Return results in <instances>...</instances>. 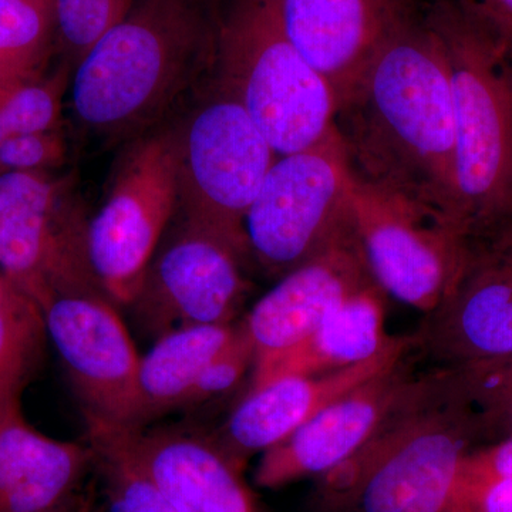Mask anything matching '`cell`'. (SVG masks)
Masks as SVG:
<instances>
[{"instance_id":"cell-1","label":"cell","mask_w":512,"mask_h":512,"mask_svg":"<svg viewBox=\"0 0 512 512\" xmlns=\"http://www.w3.org/2000/svg\"><path fill=\"white\" fill-rule=\"evenodd\" d=\"M335 130L353 177L439 215L457 231L453 87L423 2L340 101Z\"/></svg>"},{"instance_id":"cell-2","label":"cell","mask_w":512,"mask_h":512,"mask_svg":"<svg viewBox=\"0 0 512 512\" xmlns=\"http://www.w3.org/2000/svg\"><path fill=\"white\" fill-rule=\"evenodd\" d=\"M215 55V0H136L74 66V119L100 140L127 143L200 92Z\"/></svg>"},{"instance_id":"cell-3","label":"cell","mask_w":512,"mask_h":512,"mask_svg":"<svg viewBox=\"0 0 512 512\" xmlns=\"http://www.w3.org/2000/svg\"><path fill=\"white\" fill-rule=\"evenodd\" d=\"M476 420L447 367L420 373L376 433L322 476L330 504L359 512H446Z\"/></svg>"},{"instance_id":"cell-4","label":"cell","mask_w":512,"mask_h":512,"mask_svg":"<svg viewBox=\"0 0 512 512\" xmlns=\"http://www.w3.org/2000/svg\"><path fill=\"white\" fill-rule=\"evenodd\" d=\"M446 52L456 117V227L474 237L512 218L508 39L474 0H423Z\"/></svg>"},{"instance_id":"cell-5","label":"cell","mask_w":512,"mask_h":512,"mask_svg":"<svg viewBox=\"0 0 512 512\" xmlns=\"http://www.w3.org/2000/svg\"><path fill=\"white\" fill-rule=\"evenodd\" d=\"M211 80L244 106L278 156L335 133L338 100L285 35L271 0H215Z\"/></svg>"},{"instance_id":"cell-6","label":"cell","mask_w":512,"mask_h":512,"mask_svg":"<svg viewBox=\"0 0 512 512\" xmlns=\"http://www.w3.org/2000/svg\"><path fill=\"white\" fill-rule=\"evenodd\" d=\"M191 101L171 117L177 214L217 232L249 258L245 217L278 154L244 106L211 79Z\"/></svg>"},{"instance_id":"cell-7","label":"cell","mask_w":512,"mask_h":512,"mask_svg":"<svg viewBox=\"0 0 512 512\" xmlns=\"http://www.w3.org/2000/svg\"><path fill=\"white\" fill-rule=\"evenodd\" d=\"M178 208L171 119L124 143L99 210L90 215V265L101 291L128 306Z\"/></svg>"},{"instance_id":"cell-8","label":"cell","mask_w":512,"mask_h":512,"mask_svg":"<svg viewBox=\"0 0 512 512\" xmlns=\"http://www.w3.org/2000/svg\"><path fill=\"white\" fill-rule=\"evenodd\" d=\"M90 212L74 171L0 174V272L40 309L101 292L90 265Z\"/></svg>"},{"instance_id":"cell-9","label":"cell","mask_w":512,"mask_h":512,"mask_svg":"<svg viewBox=\"0 0 512 512\" xmlns=\"http://www.w3.org/2000/svg\"><path fill=\"white\" fill-rule=\"evenodd\" d=\"M352 173L338 134L278 156L245 217L249 258L282 276L328 247L352 222Z\"/></svg>"},{"instance_id":"cell-10","label":"cell","mask_w":512,"mask_h":512,"mask_svg":"<svg viewBox=\"0 0 512 512\" xmlns=\"http://www.w3.org/2000/svg\"><path fill=\"white\" fill-rule=\"evenodd\" d=\"M249 262L228 239L175 212L128 308L156 338L181 326L234 323Z\"/></svg>"},{"instance_id":"cell-11","label":"cell","mask_w":512,"mask_h":512,"mask_svg":"<svg viewBox=\"0 0 512 512\" xmlns=\"http://www.w3.org/2000/svg\"><path fill=\"white\" fill-rule=\"evenodd\" d=\"M412 338L433 367L512 356V218L464 238L450 288Z\"/></svg>"},{"instance_id":"cell-12","label":"cell","mask_w":512,"mask_h":512,"mask_svg":"<svg viewBox=\"0 0 512 512\" xmlns=\"http://www.w3.org/2000/svg\"><path fill=\"white\" fill-rule=\"evenodd\" d=\"M350 205L376 284L424 315L433 311L457 274L464 238L439 215L353 175Z\"/></svg>"},{"instance_id":"cell-13","label":"cell","mask_w":512,"mask_h":512,"mask_svg":"<svg viewBox=\"0 0 512 512\" xmlns=\"http://www.w3.org/2000/svg\"><path fill=\"white\" fill-rule=\"evenodd\" d=\"M42 313L83 417L138 429L141 356L117 306L101 292H73Z\"/></svg>"},{"instance_id":"cell-14","label":"cell","mask_w":512,"mask_h":512,"mask_svg":"<svg viewBox=\"0 0 512 512\" xmlns=\"http://www.w3.org/2000/svg\"><path fill=\"white\" fill-rule=\"evenodd\" d=\"M413 352L414 348L262 453L255 468V484L275 490L303 478L325 476L345 463L412 389L420 375L410 360Z\"/></svg>"},{"instance_id":"cell-15","label":"cell","mask_w":512,"mask_h":512,"mask_svg":"<svg viewBox=\"0 0 512 512\" xmlns=\"http://www.w3.org/2000/svg\"><path fill=\"white\" fill-rule=\"evenodd\" d=\"M372 285L352 218L322 252L279 278L242 320L254 346L252 372L295 348L350 296Z\"/></svg>"},{"instance_id":"cell-16","label":"cell","mask_w":512,"mask_h":512,"mask_svg":"<svg viewBox=\"0 0 512 512\" xmlns=\"http://www.w3.org/2000/svg\"><path fill=\"white\" fill-rule=\"evenodd\" d=\"M423 0H271L293 46L329 83L338 106L384 40Z\"/></svg>"},{"instance_id":"cell-17","label":"cell","mask_w":512,"mask_h":512,"mask_svg":"<svg viewBox=\"0 0 512 512\" xmlns=\"http://www.w3.org/2000/svg\"><path fill=\"white\" fill-rule=\"evenodd\" d=\"M413 350L412 336H393L389 345L359 365L315 376H285L251 387L217 433L218 446L239 467L265 453L359 384L379 375Z\"/></svg>"},{"instance_id":"cell-18","label":"cell","mask_w":512,"mask_h":512,"mask_svg":"<svg viewBox=\"0 0 512 512\" xmlns=\"http://www.w3.org/2000/svg\"><path fill=\"white\" fill-rule=\"evenodd\" d=\"M92 447L30 426L20 400L0 410V512H83Z\"/></svg>"},{"instance_id":"cell-19","label":"cell","mask_w":512,"mask_h":512,"mask_svg":"<svg viewBox=\"0 0 512 512\" xmlns=\"http://www.w3.org/2000/svg\"><path fill=\"white\" fill-rule=\"evenodd\" d=\"M127 437L175 512H256L241 467L212 439L185 429H130Z\"/></svg>"},{"instance_id":"cell-20","label":"cell","mask_w":512,"mask_h":512,"mask_svg":"<svg viewBox=\"0 0 512 512\" xmlns=\"http://www.w3.org/2000/svg\"><path fill=\"white\" fill-rule=\"evenodd\" d=\"M384 296L377 284L350 296L299 345L254 370L251 387L285 376L338 372L382 352L393 339L384 330Z\"/></svg>"},{"instance_id":"cell-21","label":"cell","mask_w":512,"mask_h":512,"mask_svg":"<svg viewBox=\"0 0 512 512\" xmlns=\"http://www.w3.org/2000/svg\"><path fill=\"white\" fill-rule=\"evenodd\" d=\"M237 325H190L158 336L138 366V429L183 409L202 369L234 339Z\"/></svg>"},{"instance_id":"cell-22","label":"cell","mask_w":512,"mask_h":512,"mask_svg":"<svg viewBox=\"0 0 512 512\" xmlns=\"http://www.w3.org/2000/svg\"><path fill=\"white\" fill-rule=\"evenodd\" d=\"M94 473L101 481L104 512H175L131 447L126 427L86 419Z\"/></svg>"},{"instance_id":"cell-23","label":"cell","mask_w":512,"mask_h":512,"mask_svg":"<svg viewBox=\"0 0 512 512\" xmlns=\"http://www.w3.org/2000/svg\"><path fill=\"white\" fill-rule=\"evenodd\" d=\"M56 55L53 0H0V87L46 76Z\"/></svg>"},{"instance_id":"cell-24","label":"cell","mask_w":512,"mask_h":512,"mask_svg":"<svg viewBox=\"0 0 512 512\" xmlns=\"http://www.w3.org/2000/svg\"><path fill=\"white\" fill-rule=\"evenodd\" d=\"M46 339L42 309L0 272V410L22 399Z\"/></svg>"},{"instance_id":"cell-25","label":"cell","mask_w":512,"mask_h":512,"mask_svg":"<svg viewBox=\"0 0 512 512\" xmlns=\"http://www.w3.org/2000/svg\"><path fill=\"white\" fill-rule=\"evenodd\" d=\"M448 369L473 413L481 443L512 436V356Z\"/></svg>"},{"instance_id":"cell-26","label":"cell","mask_w":512,"mask_h":512,"mask_svg":"<svg viewBox=\"0 0 512 512\" xmlns=\"http://www.w3.org/2000/svg\"><path fill=\"white\" fill-rule=\"evenodd\" d=\"M72 72L60 62L40 79L0 87V144L16 134L63 127V104Z\"/></svg>"},{"instance_id":"cell-27","label":"cell","mask_w":512,"mask_h":512,"mask_svg":"<svg viewBox=\"0 0 512 512\" xmlns=\"http://www.w3.org/2000/svg\"><path fill=\"white\" fill-rule=\"evenodd\" d=\"M136 0H53L60 62L74 69L104 33L126 16Z\"/></svg>"},{"instance_id":"cell-28","label":"cell","mask_w":512,"mask_h":512,"mask_svg":"<svg viewBox=\"0 0 512 512\" xmlns=\"http://www.w3.org/2000/svg\"><path fill=\"white\" fill-rule=\"evenodd\" d=\"M69 148L63 127L16 134L0 144V174L60 173Z\"/></svg>"},{"instance_id":"cell-29","label":"cell","mask_w":512,"mask_h":512,"mask_svg":"<svg viewBox=\"0 0 512 512\" xmlns=\"http://www.w3.org/2000/svg\"><path fill=\"white\" fill-rule=\"evenodd\" d=\"M255 352L241 323L234 339L202 369L187 394L183 407L198 406L231 392L249 369H254Z\"/></svg>"},{"instance_id":"cell-30","label":"cell","mask_w":512,"mask_h":512,"mask_svg":"<svg viewBox=\"0 0 512 512\" xmlns=\"http://www.w3.org/2000/svg\"><path fill=\"white\" fill-rule=\"evenodd\" d=\"M501 480H512V436L468 451L454 487Z\"/></svg>"},{"instance_id":"cell-31","label":"cell","mask_w":512,"mask_h":512,"mask_svg":"<svg viewBox=\"0 0 512 512\" xmlns=\"http://www.w3.org/2000/svg\"><path fill=\"white\" fill-rule=\"evenodd\" d=\"M446 512H512V480L454 487Z\"/></svg>"},{"instance_id":"cell-32","label":"cell","mask_w":512,"mask_h":512,"mask_svg":"<svg viewBox=\"0 0 512 512\" xmlns=\"http://www.w3.org/2000/svg\"><path fill=\"white\" fill-rule=\"evenodd\" d=\"M474 2L488 15L512 22V0H474Z\"/></svg>"},{"instance_id":"cell-33","label":"cell","mask_w":512,"mask_h":512,"mask_svg":"<svg viewBox=\"0 0 512 512\" xmlns=\"http://www.w3.org/2000/svg\"><path fill=\"white\" fill-rule=\"evenodd\" d=\"M505 35V33H504ZM507 36V35H505ZM508 39V47L507 52H505L504 60H503V72L505 77V82H507L508 93H510L511 106H512V40L507 36Z\"/></svg>"},{"instance_id":"cell-34","label":"cell","mask_w":512,"mask_h":512,"mask_svg":"<svg viewBox=\"0 0 512 512\" xmlns=\"http://www.w3.org/2000/svg\"><path fill=\"white\" fill-rule=\"evenodd\" d=\"M484 12H485V10H484ZM485 13H487V12H485ZM487 15H488V13H487ZM488 16H490V18L493 19L495 23H497L498 28L503 30L505 35L510 37V39L512 40V22H507V20L497 19V18H494V16H491V15H488Z\"/></svg>"}]
</instances>
